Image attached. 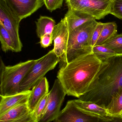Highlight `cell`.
Returning a JSON list of instances; mask_svg holds the SVG:
<instances>
[{"label": "cell", "instance_id": "cell-27", "mask_svg": "<svg viewBox=\"0 0 122 122\" xmlns=\"http://www.w3.org/2000/svg\"><path fill=\"white\" fill-rule=\"evenodd\" d=\"M40 43L41 47L46 48L50 46L53 41L52 34H46L40 38Z\"/></svg>", "mask_w": 122, "mask_h": 122}, {"label": "cell", "instance_id": "cell-7", "mask_svg": "<svg viewBox=\"0 0 122 122\" xmlns=\"http://www.w3.org/2000/svg\"><path fill=\"white\" fill-rule=\"evenodd\" d=\"M21 20L11 10L5 0H0V24L11 36L16 53L21 51L23 47L19 33Z\"/></svg>", "mask_w": 122, "mask_h": 122}, {"label": "cell", "instance_id": "cell-5", "mask_svg": "<svg viewBox=\"0 0 122 122\" xmlns=\"http://www.w3.org/2000/svg\"><path fill=\"white\" fill-rule=\"evenodd\" d=\"M60 61L53 49L37 59L20 84V92L31 90L48 72L53 69Z\"/></svg>", "mask_w": 122, "mask_h": 122}, {"label": "cell", "instance_id": "cell-12", "mask_svg": "<svg viewBox=\"0 0 122 122\" xmlns=\"http://www.w3.org/2000/svg\"><path fill=\"white\" fill-rule=\"evenodd\" d=\"M31 92L29 90L10 96H0V116L18 105L28 102Z\"/></svg>", "mask_w": 122, "mask_h": 122}, {"label": "cell", "instance_id": "cell-19", "mask_svg": "<svg viewBox=\"0 0 122 122\" xmlns=\"http://www.w3.org/2000/svg\"><path fill=\"white\" fill-rule=\"evenodd\" d=\"M117 25L115 22L105 23L96 45H102L107 41L116 36L117 34Z\"/></svg>", "mask_w": 122, "mask_h": 122}, {"label": "cell", "instance_id": "cell-6", "mask_svg": "<svg viewBox=\"0 0 122 122\" xmlns=\"http://www.w3.org/2000/svg\"><path fill=\"white\" fill-rule=\"evenodd\" d=\"M68 9L86 14L95 20L110 14L113 0H65Z\"/></svg>", "mask_w": 122, "mask_h": 122}, {"label": "cell", "instance_id": "cell-1", "mask_svg": "<svg viewBox=\"0 0 122 122\" xmlns=\"http://www.w3.org/2000/svg\"><path fill=\"white\" fill-rule=\"evenodd\" d=\"M102 62L91 53L62 66L57 73V78L67 95L79 99L87 93Z\"/></svg>", "mask_w": 122, "mask_h": 122}, {"label": "cell", "instance_id": "cell-20", "mask_svg": "<svg viewBox=\"0 0 122 122\" xmlns=\"http://www.w3.org/2000/svg\"><path fill=\"white\" fill-rule=\"evenodd\" d=\"M0 41L2 51L5 53L11 51L16 52V49L11 36L2 25L0 24Z\"/></svg>", "mask_w": 122, "mask_h": 122}, {"label": "cell", "instance_id": "cell-23", "mask_svg": "<svg viewBox=\"0 0 122 122\" xmlns=\"http://www.w3.org/2000/svg\"><path fill=\"white\" fill-rule=\"evenodd\" d=\"M48 94L44 96L38 103L32 113L38 122L44 114L47 106Z\"/></svg>", "mask_w": 122, "mask_h": 122}, {"label": "cell", "instance_id": "cell-8", "mask_svg": "<svg viewBox=\"0 0 122 122\" xmlns=\"http://www.w3.org/2000/svg\"><path fill=\"white\" fill-rule=\"evenodd\" d=\"M66 93L58 79L48 94L46 109L39 122H50L55 120L59 115L62 104Z\"/></svg>", "mask_w": 122, "mask_h": 122}, {"label": "cell", "instance_id": "cell-13", "mask_svg": "<svg viewBox=\"0 0 122 122\" xmlns=\"http://www.w3.org/2000/svg\"><path fill=\"white\" fill-rule=\"evenodd\" d=\"M49 89L48 82L46 77H44L32 88L28 102V106L31 112H33L41 100L48 94Z\"/></svg>", "mask_w": 122, "mask_h": 122}, {"label": "cell", "instance_id": "cell-22", "mask_svg": "<svg viewBox=\"0 0 122 122\" xmlns=\"http://www.w3.org/2000/svg\"><path fill=\"white\" fill-rule=\"evenodd\" d=\"M114 51L118 55H122V34H117L104 44Z\"/></svg>", "mask_w": 122, "mask_h": 122}, {"label": "cell", "instance_id": "cell-25", "mask_svg": "<svg viewBox=\"0 0 122 122\" xmlns=\"http://www.w3.org/2000/svg\"><path fill=\"white\" fill-rule=\"evenodd\" d=\"M44 4L47 10L52 12L63 5L64 0H43Z\"/></svg>", "mask_w": 122, "mask_h": 122}, {"label": "cell", "instance_id": "cell-28", "mask_svg": "<svg viewBox=\"0 0 122 122\" xmlns=\"http://www.w3.org/2000/svg\"><path fill=\"white\" fill-rule=\"evenodd\" d=\"M0 122H39L32 112H30L19 119L8 121Z\"/></svg>", "mask_w": 122, "mask_h": 122}, {"label": "cell", "instance_id": "cell-11", "mask_svg": "<svg viewBox=\"0 0 122 122\" xmlns=\"http://www.w3.org/2000/svg\"><path fill=\"white\" fill-rule=\"evenodd\" d=\"M13 13L21 20L32 15L44 5L43 0H5Z\"/></svg>", "mask_w": 122, "mask_h": 122}, {"label": "cell", "instance_id": "cell-9", "mask_svg": "<svg viewBox=\"0 0 122 122\" xmlns=\"http://www.w3.org/2000/svg\"><path fill=\"white\" fill-rule=\"evenodd\" d=\"M112 117H101L86 112L79 108L72 100L67 102L55 120V122H98L101 120Z\"/></svg>", "mask_w": 122, "mask_h": 122}, {"label": "cell", "instance_id": "cell-2", "mask_svg": "<svg viewBox=\"0 0 122 122\" xmlns=\"http://www.w3.org/2000/svg\"><path fill=\"white\" fill-rule=\"evenodd\" d=\"M122 87V55H117L102 62L89 92L79 99L106 108Z\"/></svg>", "mask_w": 122, "mask_h": 122}, {"label": "cell", "instance_id": "cell-16", "mask_svg": "<svg viewBox=\"0 0 122 122\" xmlns=\"http://www.w3.org/2000/svg\"><path fill=\"white\" fill-rule=\"evenodd\" d=\"M37 36L40 38L46 34H51L56 25V22L51 17L41 16L36 21Z\"/></svg>", "mask_w": 122, "mask_h": 122}, {"label": "cell", "instance_id": "cell-24", "mask_svg": "<svg viewBox=\"0 0 122 122\" xmlns=\"http://www.w3.org/2000/svg\"><path fill=\"white\" fill-rule=\"evenodd\" d=\"M110 14L122 20V0H113Z\"/></svg>", "mask_w": 122, "mask_h": 122}, {"label": "cell", "instance_id": "cell-21", "mask_svg": "<svg viewBox=\"0 0 122 122\" xmlns=\"http://www.w3.org/2000/svg\"><path fill=\"white\" fill-rule=\"evenodd\" d=\"M92 53L102 61L118 55L114 51L104 44L96 45L92 48Z\"/></svg>", "mask_w": 122, "mask_h": 122}, {"label": "cell", "instance_id": "cell-4", "mask_svg": "<svg viewBox=\"0 0 122 122\" xmlns=\"http://www.w3.org/2000/svg\"><path fill=\"white\" fill-rule=\"evenodd\" d=\"M37 60H29L13 66H6L0 61V96L20 93V84Z\"/></svg>", "mask_w": 122, "mask_h": 122}, {"label": "cell", "instance_id": "cell-15", "mask_svg": "<svg viewBox=\"0 0 122 122\" xmlns=\"http://www.w3.org/2000/svg\"><path fill=\"white\" fill-rule=\"evenodd\" d=\"M76 105L83 111L101 117L110 118L114 115L110 114L107 110L97 104L91 102H86L80 99L74 100Z\"/></svg>", "mask_w": 122, "mask_h": 122}, {"label": "cell", "instance_id": "cell-10", "mask_svg": "<svg viewBox=\"0 0 122 122\" xmlns=\"http://www.w3.org/2000/svg\"><path fill=\"white\" fill-rule=\"evenodd\" d=\"M52 35L54 42L53 49L61 62L66 54L69 39V30L65 18L62 19L55 25Z\"/></svg>", "mask_w": 122, "mask_h": 122}, {"label": "cell", "instance_id": "cell-3", "mask_svg": "<svg viewBox=\"0 0 122 122\" xmlns=\"http://www.w3.org/2000/svg\"><path fill=\"white\" fill-rule=\"evenodd\" d=\"M98 22L90 21L69 33L66 54L61 62L68 64L81 56L92 53V38Z\"/></svg>", "mask_w": 122, "mask_h": 122}, {"label": "cell", "instance_id": "cell-26", "mask_svg": "<svg viewBox=\"0 0 122 122\" xmlns=\"http://www.w3.org/2000/svg\"><path fill=\"white\" fill-rule=\"evenodd\" d=\"M104 23L101 22H98L96 28L95 29L92 38V48L96 45V43L100 36L101 32L103 29Z\"/></svg>", "mask_w": 122, "mask_h": 122}, {"label": "cell", "instance_id": "cell-14", "mask_svg": "<svg viewBox=\"0 0 122 122\" xmlns=\"http://www.w3.org/2000/svg\"><path fill=\"white\" fill-rule=\"evenodd\" d=\"M64 18L67 22L69 33L85 23L95 20L86 14L71 9H68Z\"/></svg>", "mask_w": 122, "mask_h": 122}, {"label": "cell", "instance_id": "cell-29", "mask_svg": "<svg viewBox=\"0 0 122 122\" xmlns=\"http://www.w3.org/2000/svg\"><path fill=\"white\" fill-rule=\"evenodd\" d=\"M98 122H122V115H114L111 119H101Z\"/></svg>", "mask_w": 122, "mask_h": 122}, {"label": "cell", "instance_id": "cell-17", "mask_svg": "<svg viewBox=\"0 0 122 122\" xmlns=\"http://www.w3.org/2000/svg\"><path fill=\"white\" fill-rule=\"evenodd\" d=\"M31 112L28 102L18 105L0 116V122H8L19 119Z\"/></svg>", "mask_w": 122, "mask_h": 122}, {"label": "cell", "instance_id": "cell-18", "mask_svg": "<svg viewBox=\"0 0 122 122\" xmlns=\"http://www.w3.org/2000/svg\"><path fill=\"white\" fill-rule=\"evenodd\" d=\"M106 108L112 115H122V87L113 95Z\"/></svg>", "mask_w": 122, "mask_h": 122}]
</instances>
